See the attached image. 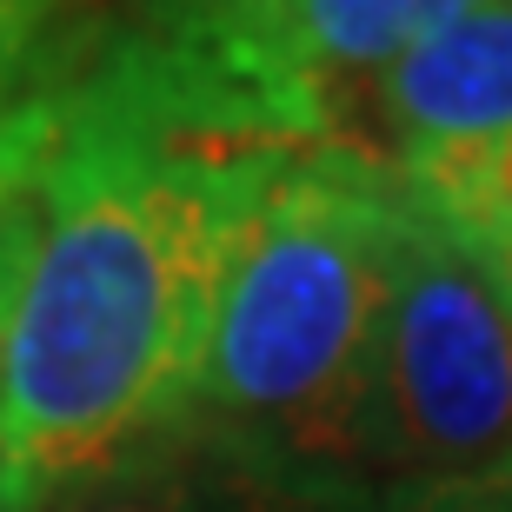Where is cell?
Segmentation results:
<instances>
[{
  "label": "cell",
  "mask_w": 512,
  "mask_h": 512,
  "mask_svg": "<svg viewBox=\"0 0 512 512\" xmlns=\"http://www.w3.org/2000/svg\"><path fill=\"white\" fill-rule=\"evenodd\" d=\"M286 147H220L133 114L74 54L67 127L0 373V512H47L180 439L233 233Z\"/></svg>",
  "instance_id": "cell-1"
},
{
  "label": "cell",
  "mask_w": 512,
  "mask_h": 512,
  "mask_svg": "<svg viewBox=\"0 0 512 512\" xmlns=\"http://www.w3.org/2000/svg\"><path fill=\"white\" fill-rule=\"evenodd\" d=\"M406 180L366 140L286 147L233 233L187 433L233 466L346 486Z\"/></svg>",
  "instance_id": "cell-2"
},
{
  "label": "cell",
  "mask_w": 512,
  "mask_h": 512,
  "mask_svg": "<svg viewBox=\"0 0 512 512\" xmlns=\"http://www.w3.org/2000/svg\"><path fill=\"white\" fill-rule=\"evenodd\" d=\"M493 466H512V300L473 240L406 187L393 280L346 433V486Z\"/></svg>",
  "instance_id": "cell-3"
},
{
  "label": "cell",
  "mask_w": 512,
  "mask_h": 512,
  "mask_svg": "<svg viewBox=\"0 0 512 512\" xmlns=\"http://www.w3.org/2000/svg\"><path fill=\"white\" fill-rule=\"evenodd\" d=\"M393 173L479 153L512 133V0H479L406 47L360 100Z\"/></svg>",
  "instance_id": "cell-4"
},
{
  "label": "cell",
  "mask_w": 512,
  "mask_h": 512,
  "mask_svg": "<svg viewBox=\"0 0 512 512\" xmlns=\"http://www.w3.org/2000/svg\"><path fill=\"white\" fill-rule=\"evenodd\" d=\"M220 486H227L220 453L200 446L193 433H180L107 466L74 493H60L47 512H220Z\"/></svg>",
  "instance_id": "cell-5"
},
{
  "label": "cell",
  "mask_w": 512,
  "mask_h": 512,
  "mask_svg": "<svg viewBox=\"0 0 512 512\" xmlns=\"http://www.w3.org/2000/svg\"><path fill=\"white\" fill-rule=\"evenodd\" d=\"M74 40H54L47 54L0 67V213L34 187L67 127V94H74Z\"/></svg>",
  "instance_id": "cell-6"
},
{
  "label": "cell",
  "mask_w": 512,
  "mask_h": 512,
  "mask_svg": "<svg viewBox=\"0 0 512 512\" xmlns=\"http://www.w3.org/2000/svg\"><path fill=\"white\" fill-rule=\"evenodd\" d=\"M340 512H512V466L466 479H406V486H346Z\"/></svg>",
  "instance_id": "cell-7"
},
{
  "label": "cell",
  "mask_w": 512,
  "mask_h": 512,
  "mask_svg": "<svg viewBox=\"0 0 512 512\" xmlns=\"http://www.w3.org/2000/svg\"><path fill=\"white\" fill-rule=\"evenodd\" d=\"M227 466V486H220V512H340L346 486H300V479H273L253 473V466Z\"/></svg>",
  "instance_id": "cell-8"
},
{
  "label": "cell",
  "mask_w": 512,
  "mask_h": 512,
  "mask_svg": "<svg viewBox=\"0 0 512 512\" xmlns=\"http://www.w3.org/2000/svg\"><path fill=\"white\" fill-rule=\"evenodd\" d=\"M34 233H40V180L0 213V373H7V326H14V300L34 260Z\"/></svg>",
  "instance_id": "cell-9"
},
{
  "label": "cell",
  "mask_w": 512,
  "mask_h": 512,
  "mask_svg": "<svg viewBox=\"0 0 512 512\" xmlns=\"http://www.w3.org/2000/svg\"><path fill=\"white\" fill-rule=\"evenodd\" d=\"M74 7L80 0H0V67H20L47 54L54 40H67Z\"/></svg>",
  "instance_id": "cell-10"
},
{
  "label": "cell",
  "mask_w": 512,
  "mask_h": 512,
  "mask_svg": "<svg viewBox=\"0 0 512 512\" xmlns=\"http://www.w3.org/2000/svg\"><path fill=\"white\" fill-rule=\"evenodd\" d=\"M473 247H479V260L493 266L499 293H506V300H512V233H506V240H473Z\"/></svg>",
  "instance_id": "cell-11"
}]
</instances>
